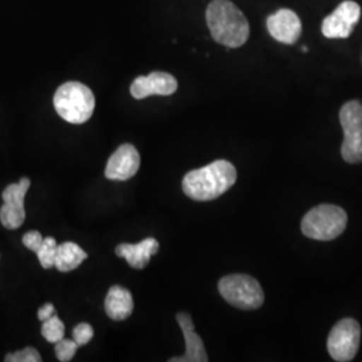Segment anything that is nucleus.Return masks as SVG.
<instances>
[{"label": "nucleus", "instance_id": "f257e3e1", "mask_svg": "<svg viewBox=\"0 0 362 362\" xmlns=\"http://www.w3.org/2000/svg\"><path fill=\"white\" fill-rule=\"evenodd\" d=\"M238 173L227 160H218L203 168L188 172L182 179V191L197 202H208L226 194L236 181Z\"/></svg>", "mask_w": 362, "mask_h": 362}, {"label": "nucleus", "instance_id": "f03ea898", "mask_svg": "<svg viewBox=\"0 0 362 362\" xmlns=\"http://www.w3.org/2000/svg\"><path fill=\"white\" fill-rule=\"evenodd\" d=\"M206 18L212 38L220 45L238 49L248 40V21L231 0H212Z\"/></svg>", "mask_w": 362, "mask_h": 362}, {"label": "nucleus", "instance_id": "7ed1b4c3", "mask_svg": "<svg viewBox=\"0 0 362 362\" xmlns=\"http://www.w3.org/2000/svg\"><path fill=\"white\" fill-rule=\"evenodd\" d=\"M54 107L61 118L70 124H83L90 119L95 107L93 91L81 82H66L54 95Z\"/></svg>", "mask_w": 362, "mask_h": 362}, {"label": "nucleus", "instance_id": "20e7f679", "mask_svg": "<svg viewBox=\"0 0 362 362\" xmlns=\"http://www.w3.org/2000/svg\"><path fill=\"white\" fill-rule=\"evenodd\" d=\"M346 212L338 206L321 204L310 209L300 223L303 235L314 240H333L345 231Z\"/></svg>", "mask_w": 362, "mask_h": 362}, {"label": "nucleus", "instance_id": "39448f33", "mask_svg": "<svg viewBox=\"0 0 362 362\" xmlns=\"http://www.w3.org/2000/svg\"><path fill=\"white\" fill-rule=\"evenodd\" d=\"M219 293L230 305L242 310L259 309L264 300L258 281L245 274H233L221 278Z\"/></svg>", "mask_w": 362, "mask_h": 362}, {"label": "nucleus", "instance_id": "423d86ee", "mask_svg": "<svg viewBox=\"0 0 362 362\" xmlns=\"http://www.w3.org/2000/svg\"><path fill=\"white\" fill-rule=\"evenodd\" d=\"M339 122L344 129L341 156L349 164L362 163V104L349 101L341 107Z\"/></svg>", "mask_w": 362, "mask_h": 362}, {"label": "nucleus", "instance_id": "0eeeda50", "mask_svg": "<svg viewBox=\"0 0 362 362\" xmlns=\"http://www.w3.org/2000/svg\"><path fill=\"white\" fill-rule=\"evenodd\" d=\"M361 326L353 320L345 318L334 325L327 338V350L334 361H351L360 348Z\"/></svg>", "mask_w": 362, "mask_h": 362}, {"label": "nucleus", "instance_id": "6e6552de", "mask_svg": "<svg viewBox=\"0 0 362 362\" xmlns=\"http://www.w3.org/2000/svg\"><path fill=\"white\" fill-rule=\"evenodd\" d=\"M31 185L28 177H22L15 184H10L3 191V206L0 208V221L8 230L19 228L26 219L25 197Z\"/></svg>", "mask_w": 362, "mask_h": 362}, {"label": "nucleus", "instance_id": "1a4fd4ad", "mask_svg": "<svg viewBox=\"0 0 362 362\" xmlns=\"http://www.w3.org/2000/svg\"><path fill=\"white\" fill-rule=\"evenodd\" d=\"M361 7L353 1H342L333 13L326 16L322 22V34L329 39L349 38L353 28L358 23Z\"/></svg>", "mask_w": 362, "mask_h": 362}, {"label": "nucleus", "instance_id": "9d476101", "mask_svg": "<svg viewBox=\"0 0 362 362\" xmlns=\"http://www.w3.org/2000/svg\"><path fill=\"white\" fill-rule=\"evenodd\" d=\"M140 163L139 151L132 144H124L107 160L105 176L109 180H129L139 172Z\"/></svg>", "mask_w": 362, "mask_h": 362}, {"label": "nucleus", "instance_id": "9b49d317", "mask_svg": "<svg viewBox=\"0 0 362 362\" xmlns=\"http://www.w3.org/2000/svg\"><path fill=\"white\" fill-rule=\"evenodd\" d=\"M176 90V78L164 71H153L146 77H137L130 86V94L136 100H144L149 95H172Z\"/></svg>", "mask_w": 362, "mask_h": 362}, {"label": "nucleus", "instance_id": "f8f14e48", "mask_svg": "<svg viewBox=\"0 0 362 362\" xmlns=\"http://www.w3.org/2000/svg\"><path fill=\"white\" fill-rule=\"evenodd\" d=\"M267 30L275 40L294 45L302 34V22L293 10L282 8L267 18Z\"/></svg>", "mask_w": 362, "mask_h": 362}, {"label": "nucleus", "instance_id": "ddd939ff", "mask_svg": "<svg viewBox=\"0 0 362 362\" xmlns=\"http://www.w3.org/2000/svg\"><path fill=\"white\" fill-rule=\"evenodd\" d=\"M177 322L180 325L185 339V354L182 357L169 358V362H207L208 356L204 342L194 332V325L188 313H179Z\"/></svg>", "mask_w": 362, "mask_h": 362}, {"label": "nucleus", "instance_id": "4468645a", "mask_svg": "<svg viewBox=\"0 0 362 362\" xmlns=\"http://www.w3.org/2000/svg\"><path fill=\"white\" fill-rule=\"evenodd\" d=\"M158 248L160 245L155 238H146L137 245H118L116 247V255L119 258L127 259L130 267L136 270H143L151 262V258L158 252Z\"/></svg>", "mask_w": 362, "mask_h": 362}, {"label": "nucleus", "instance_id": "2eb2a0df", "mask_svg": "<svg viewBox=\"0 0 362 362\" xmlns=\"http://www.w3.org/2000/svg\"><path fill=\"white\" fill-rule=\"evenodd\" d=\"M133 297L122 286H112L105 298V311L113 321H124L133 313Z\"/></svg>", "mask_w": 362, "mask_h": 362}, {"label": "nucleus", "instance_id": "dca6fc26", "mask_svg": "<svg viewBox=\"0 0 362 362\" xmlns=\"http://www.w3.org/2000/svg\"><path fill=\"white\" fill-rule=\"evenodd\" d=\"M86 259H88V254L78 246L77 243L65 242L58 246L55 269L61 272H73Z\"/></svg>", "mask_w": 362, "mask_h": 362}, {"label": "nucleus", "instance_id": "f3484780", "mask_svg": "<svg viewBox=\"0 0 362 362\" xmlns=\"http://www.w3.org/2000/svg\"><path fill=\"white\" fill-rule=\"evenodd\" d=\"M40 332L47 342L57 344L58 341L65 338V325L57 314H54L49 320L43 321Z\"/></svg>", "mask_w": 362, "mask_h": 362}, {"label": "nucleus", "instance_id": "a211bd4d", "mask_svg": "<svg viewBox=\"0 0 362 362\" xmlns=\"http://www.w3.org/2000/svg\"><path fill=\"white\" fill-rule=\"evenodd\" d=\"M57 251H58V245L55 242V239L49 236V238H45L43 240V245L40 246V248L37 252V257H38L39 263L43 269L49 270L55 267V258H57Z\"/></svg>", "mask_w": 362, "mask_h": 362}, {"label": "nucleus", "instance_id": "6ab92c4d", "mask_svg": "<svg viewBox=\"0 0 362 362\" xmlns=\"http://www.w3.org/2000/svg\"><path fill=\"white\" fill-rule=\"evenodd\" d=\"M78 346L77 342L74 339H66L62 338L61 341H58L55 344V354L57 358L61 362H69L73 360V357L77 353Z\"/></svg>", "mask_w": 362, "mask_h": 362}, {"label": "nucleus", "instance_id": "aec40b11", "mask_svg": "<svg viewBox=\"0 0 362 362\" xmlns=\"http://www.w3.org/2000/svg\"><path fill=\"white\" fill-rule=\"evenodd\" d=\"M6 362H40L42 357L39 356L38 350L28 346L23 350L8 353L4 358Z\"/></svg>", "mask_w": 362, "mask_h": 362}, {"label": "nucleus", "instance_id": "412c9836", "mask_svg": "<svg viewBox=\"0 0 362 362\" xmlns=\"http://www.w3.org/2000/svg\"><path fill=\"white\" fill-rule=\"evenodd\" d=\"M93 336H94V330H93L91 325L86 324V322L77 325L73 330V339L77 342L78 346L88 345Z\"/></svg>", "mask_w": 362, "mask_h": 362}, {"label": "nucleus", "instance_id": "4be33fe9", "mask_svg": "<svg viewBox=\"0 0 362 362\" xmlns=\"http://www.w3.org/2000/svg\"><path fill=\"white\" fill-rule=\"evenodd\" d=\"M43 240H45V238L40 235L39 231H28V233H25L23 238H22L23 245H25L28 250L34 251L35 254L38 252L39 248L43 245Z\"/></svg>", "mask_w": 362, "mask_h": 362}, {"label": "nucleus", "instance_id": "5701e85b", "mask_svg": "<svg viewBox=\"0 0 362 362\" xmlns=\"http://www.w3.org/2000/svg\"><path fill=\"white\" fill-rule=\"evenodd\" d=\"M55 314V308L52 306V303H45L42 308H39L38 318L39 321H46L49 320L52 315Z\"/></svg>", "mask_w": 362, "mask_h": 362}]
</instances>
